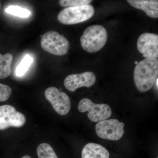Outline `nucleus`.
I'll return each mask as SVG.
<instances>
[{
    "label": "nucleus",
    "instance_id": "1",
    "mask_svg": "<svg viewBox=\"0 0 158 158\" xmlns=\"http://www.w3.org/2000/svg\"><path fill=\"white\" fill-rule=\"evenodd\" d=\"M158 75L157 59H145L138 62L134 69V81L141 92L151 89Z\"/></svg>",
    "mask_w": 158,
    "mask_h": 158
},
{
    "label": "nucleus",
    "instance_id": "2",
    "mask_svg": "<svg viewBox=\"0 0 158 158\" xmlns=\"http://www.w3.org/2000/svg\"><path fill=\"white\" fill-rule=\"evenodd\" d=\"M107 39V32L104 27L94 25L86 28L80 41L82 48L88 52L93 53L102 49Z\"/></svg>",
    "mask_w": 158,
    "mask_h": 158
},
{
    "label": "nucleus",
    "instance_id": "3",
    "mask_svg": "<svg viewBox=\"0 0 158 158\" xmlns=\"http://www.w3.org/2000/svg\"><path fill=\"white\" fill-rule=\"evenodd\" d=\"M94 13V8L90 5L69 7L60 11L57 19L63 24L74 25L88 20Z\"/></svg>",
    "mask_w": 158,
    "mask_h": 158
},
{
    "label": "nucleus",
    "instance_id": "4",
    "mask_svg": "<svg viewBox=\"0 0 158 158\" xmlns=\"http://www.w3.org/2000/svg\"><path fill=\"white\" fill-rule=\"evenodd\" d=\"M40 44L44 50L57 56L67 54L69 48L68 40L56 31H48L42 35Z\"/></svg>",
    "mask_w": 158,
    "mask_h": 158
},
{
    "label": "nucleus",
    "instance_id": "5",
    "mask_svg": "<svg viewBox=\"0 0 158 158\" xmlns=\"http://www.w3.org/2000/svg\"><path fill=\"white\" fill-rule=\"evenodd\" d=\"M78 109L81 113L88 112V116L94 122L106 120L112 115L110 106L106 104H95L89 99H82L79 102Z\"/></svg>",
    "mask_w": 158,
    "mask_h": 158
},
{
    "label": "nucleus",
    "instance_id": "6",
    "mask_svg": "<svg viewBox=\"0 0 158 158\" xmlns=\"http://www.w3.org/2000/svg\"><path fill=\"white\" fill-rule=\"evenodd\" d=\"M124 127L123 123L113 118L98 122L95 126V131L97 135L100 138L117 141L123 136Z\"/></svg>",
    "mask_w": 158,
    "mask_h": 158
},
{
    "label": "nucleus",
    "instance_id": "7",
    "mask_svg": "<svg viewBox=\"0 0 158 158\" xmlns=\"http://www.w3.org/2000/svg\"><path fill=\"white\" fill-rule=\"evenodd\" d=\"M45 98L50 102L54 110L59 115L68 114L71 109V101L68 95L54 87H49L44 92Z\"/></svg>",
    "mask_w": 158,
    "mask_h": 158
},
{
    "label": "nucleus",
    "instance_id": "8",
    "mask_svg": "<svg viewBox=\"0 0 158 158\" xmlns=\"http://www.w3.org/2000/svg\"><path fill=\"white\" fill-rule=\"evenodd\" d=\"M26 122L24 115L16 111L14 107L9 105L0 106V130L21 127Z\"/></svg>",
    "mask_w": 158,
    "mask_h": 158
},
{
    "label": "nucleus",
    "instance_id": "9",
    "mask_svg": "<svg viewBox=\"0 0 158 158\" xmlns=\"http://www.w3.org/2000/svg\"><path fill=\"white\" fill-rule=\"evenodd\" d=\"M137 48L145 59H157L158 35L149 33L141 34L137 42Z\"/></svg>",
    "mask_w": 158,
    "mask_h": 158
},
{
    "label": "nucleus",
    "instance_id": "10",
    "mask_svg": "<svg viewBox=\"0 0 158 158\" xmlns=\"http://www.w3.org/2000/svg\"><path fill=\"white\" fill-rule=\"evenodd\" d=\"M96 80V76L93 73L86 72L68 76L64 80V85L67 90L74 92L81 87H91L94 85Z\"/></svg>",
    "mask_w": 158,
    "mask_h": 158
},
{
    "label": "nucleus",
    "instance_id": "11",
    "mask_svg": "<svg viewBox=\"0 0 158 158\" xmlns=\"http://www.w3.org/2000/svg\"><path fill=\"white\" fill-rule=\"evenodd\" d=\"M130 5L145 12L149 17H158V1L156 0H128Z\"/></svg>",
    "mask_w": 158,
    "mask_h": 158
},
{
    "label": "nucleus",
    "instance_id": "12",
    "mask_svg": "<svg viewBox=\"0 0 158 158\" xmlns=\"http://www.w3.org/2000/svg\"><path fill=\"white\" fill-rule=\"evenodd\" d=\"M107 149L100 144L88 143L82 151L81 158H110Z\"/></svg>",
    "mask_w": 158,
    "mask_h": 158
},
{
    "label": "nucleus",
    "instance_id": "13",
    "mask_svg": "<svg viewBox=\"0 0 158 158\" xmlns=\"http://www.w3.org/2000/svg\"><path fill=\"white\" fill-rule=\"evenodd\" d=\"M13 56L11 53L0 54V79L8 77L11 73Z\"/></svg>",
    "mask_w": 158,
    "mask_h": 158
},
{
    "label": "nucleus",
    "instance_id": "14",
    "mask_svg": "<svg viewBox=\"0 0 158 158\" xmlns=\"http://www.w3.org/2000/svg\"><path fill=\"white\" fill-rule=\"evenodd\" d=\"M38 158H58L53 148L49 144L41 143L37 148Z\"/></svg>",
    "mask_w": 158,
    "mask_h": 158
},
{
    "label": "nucleus",
    "instance_id": "15",
    "mask_svg": "<svg viewBox=\"0 0 158 158\" xmlns=\"http://www.w3.org/2000/svg\"><path fill=\"white\" fill-rule=\"evenodd\" d=\"M33 62V58L30 55L25 56L15 70V74L17 77L23 76Z\"/></svg>",
    "mask_w": 158,
    "mask_h": 158
},
{
    "label": "nucleus",
    "instance_id": "16",
    "mask_svg": "<svg viewBox=\"0 0 158 158\" xmlns=\"http://www.w3.org/2000/svg\"><path fill=\"white\" fill-rule=\"evenodd\" d=\"M5 11L9 14L21 18L28 17L31 15V12L27 9L18 6H9Z\"/></svg>",
    "mask_w": 158,
    "mask_h": 158
},
{
    "label": "nucleus",
    "instance_id": "17",
    "mask_svg": "<svg viewBox=\"0 0 158 158\" xmlns=\"http://www.w3.org/2000/svg\"><path fill=\"white\" fill-rule=\"evenodd\" d=\"M91 2L90 0H60L59 4L62 7L69 8L89 5Z\"/></svg>",
    "mask_w": 158,
    "mask_h": 158
},
{
    "label": "nucleus",
    "instance_id": "18",
    "mask_svg": "<svg viewBox=\"0 0 158 158\" xmlns=\"http://www.w3.org/2000/svg\"><path fill=\"white\" fill-rule=\"evenodd\" d=\"M12 93L11 88L8 85L0 83V102L6 101Z\"/></svg>",
    "mask_w": 158,
    "mask_h": 158
},
{
    "label": "nucleus",
    "instance_id": "19",
    "mask_svg": "<svg viewBox=\"0 0 158 158\" xmlns=\"http://www.w3.org/2000/svg\"><path fill=\"white\" fill-rule=\"evenodd\" d=\"M22 158H31V157L30 156H23Z\"/></svg>",
    "mask_w": 158,
    "mask_h": 158
},
{
    "label": "nucleus",
    "instance_id": "20",
    "mask_svg": "<svg viewBox=\"0 0 158 158\" xmlns=\"http://www.w3.org/2000/svg\"><path fill=\"white\" fill-rule=\"evenodd\" d=\"M158 78L156 79V86H157V88L158 89Z\"/></svg>",
    "mask_w": 158,
    "mask_h": 158
},
{
    "label": "nucleus",
    "instance_id": "21",
    "mask_svg": "<svg viewBox=\"0 0 158 158\" xmlns=\"http://www.w3.org/2000/svg\"><path fill=\"white\" fill-rule=\"evenodd\" d=\"M1 2H0V13H1Z\"/></svg>",
    "mask_w": 158,
    "mask_h": 158
},
{
    "label": "nucleus",
    "instance_id": "22",
    "mask_svg": "<svg viewBox=\"0 0 158 158\" xmlns=\"http://www.w3.org/2000/svg\"><path fill=\"white\" fill-rule=\"evenodd\" d=\"M138 62H137V61H136V62H135V64H136L137 65L138 64Z\"/></svg>",
    "mask_w": 158,
    "mask_h": 158
}]
</instances>
